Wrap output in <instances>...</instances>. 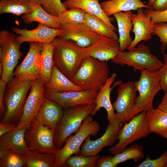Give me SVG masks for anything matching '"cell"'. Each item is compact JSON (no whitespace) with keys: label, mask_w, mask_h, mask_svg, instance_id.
I'll use <instances>...</instances> for the list:
<instances>
[{"label":"cell","mask_w":167,"mask_h":167,"mask_svg":"<svg viewBox=\"0 0 167 167\" xmlns=\"http://www.w3.org/2000/svg\"><path fill=\"white\" fill-rule=\"evenodd\" d=\"M109 76L107 62L86 56L82 59L76 71L70 79L83 91L98 90Z\"/></svg>","instance_id":"6da1fadb"},{"label":"cell","mask_w":167,"mask_h":167,"mask_svg":"<svg viewBox=\"0 0 167 167\" xmlns=\"http://www.w3.org/2000/svg\"><path fill=\"white\" fill-rule=\"evenodd\" d=\"M165 68L164 64L162 67L156 71L146 69L140 71L139 79L135 82L139 94L137 96L132 118L142 112H147L153 108L154 98L157 93L161 90L160 81Z\"/></svg>","instance_id":"7a4b0ae2"},{"label":"cell","mask_w":167,"mask_h":167,"mask_svg":"<svg viewBox=\"0 0 167 167\" xmlns=\"http://www.w3.org/2000/svg\"><path fill=\"white\" fill-rule=\"evenodd\" d=\"M53 53L54 63L65 76L70 79L85 57L83 48L74 41L56 37Z\"/></svg>","instance_id":"3957f363"},{"label":"cell","mask_w":167,"mask_h":167,"mask_svg":"<svg viewBox=\"0 0 167 167\" xmlns=\"http://www.w3.org/2000/svg\"><path fill=\"white\" fill-rule=\"evenodd\" d=\"M32 81H22L13 77L8 82L4 97L6 111L1 123H15L19 122L27 93L31 88Z\"/></svg>","instance_id":"277c9868"},{"label":"cell","mask_w":167,"mask_h":167,"mask_svg":"<svg viewBox=\"0 0 167 167\" xmlns=\"http://www.w3.org/2000/svg\"><path fill=\"white\" fill-rule=\"evenodd\" d=\"M95 106L94 104L64 109L54 131V142L58 150L62 147L69 136L79 130L85 119L91 115Z\"/></svg>","instance_id":"5b68a950"},{"label":"cell","mask_w":167,"mask_h":167,"mask_svg":"<svg viewBox=\"0 0 167 167\" xmlns=\"http://www.w3.org/2000/svg\"><path fill=\"white\" fill-rule=\"evenodd\" d=\"M128 50L120 51L112 61L120 66L132 67L135 71L144 69L156 71L164 65V63L151 52L149 46L144 43Z\"/></svg>","instance_id":"8992f818"},{"label":"cell","mask_w":167,"mask_h":167,"mask_svg":"<svg viewBox=\"0 0 167 167\" xmlns=\"http://www.w3.org/2000/svg\"><path fill=\"white\" fill-rule=\"evenodd\" d=\"M100 129L99 123L93 119L92 115L87 117L75 134L69 136L62 147L58 150L56 154L55 167L63 165L71 156L74 154L77 155L85 139L90 136L96 135Z\"/></svg>","instance_id":"52a82bcc"},{"label":"cell","mask_w":167,"mask_h":167,"mask_svg":"<svg viewBox=\"0 0 167 167\" xmlns=\"http://www.w3.org/2000/svg\"><path fill=\"white\" fill-rule=\"evenodd\" d=\"M18 35L6 30L0 32V61L2 67L0 80L7 84L14 77V70L23 55L20 50L21 44Z\"/></svg>","instance_id":"ba28073f"},{"label":"cell","mask_w":167,"mask_h":167,"mask_svg":"<svg viewBox=\"0 0 167 167\" xmlns=\"http://www.w3.org/2000/svg\"><path fill=\"white\" fill-rule=\"evenodd\" d=\"M146 113L145 111L140 112L125 124L118 136V143L108 150L111 153L115 155L122 152L131 143L151 133Z\"/></svg>","instance_id":"9c48e42d"},{"label":"cell","mask_w":167,"mask_h":167,"mask_svg":"<svg viewBox=\"0 0 167 167\" xmlns=\"http://www.w3.org/2000/svg\"><path fill=\"white\" fill-rule=\"evenodd\" d=\"M54 131L44 125L35 117L25 134V139L29 150L56 155L58 148L54 142Z\"/></svg>","instance_id":"30bf717a"},{"label":"cell","mask_w":167,"mask_h":167,"mask_svg":"<svg viewBox=\"0 0 167 167\" xmlns=\"http://www.w3.org/2000/svg\"><path fill=\"white\" fill-rule=\"evenodd\" d=\"M122 123V118L116 113L114 118L107 126L102 136L95 140H91V136H89L83 143L77 155L83 156L96 155L104 148L113 146L118 139L121 129L120 126Z\"/></svg>","instance_id":"8fae6325"},{"label":"cell","mask_w":167,"mask_h":167,"mask_svg":"<svg viewBox=\"0 0 167 167\" xmlns=\"http://www.w3.org/2000/svg\"><path fill=\"white\" fill-rule=\"evenodd\" d=\"M29 45L26 56L14 71V76L23 81H33L42 77V44L34 42Z\"/></svg>","instance_id":"7c38bea8"},{"label":"cell","mask_w":167,"mask_h":167,"mask_svg":"<svg viewBox=\"0 0 167 167\" xmlns=\"http://www.w3.org/2000/svg\"><path fill=\"white\" fill-rule=\"evenodd\" d=\"M45 83L42 77L33 80L17 128H28L39 111L45 98Z\"/></svg>","instance_id":"4fadbf2b"},{"label":"cell","mask_w":167,"mask_h":167,"mask_svg":"<svg viewBox=\"0 0 167 167\" xmlns=\"http://www.w3.org/2000/svg\"><path fill=\"white\" fill-rule=\"evenodd\" d=\"M98 90H87L60 92L45 88V97L57 103L63 109L94 104Z\"/></svg>","instance_id":"5bb4252c"},{"label":"cell","mask_w":167,"mask_h":167,"mask_svg":"<svg viewBox=\"0 0 167 167\" xmlns=\"http://www.w3.org/2000/svg\"><path fill=\"white\" fill-rule=\"evenodd\" d=\"M137 90L135 82L129 81L118 84L117 98L113 108L122 118L123 123L130 121L136 104Z\"/></svg>","instance_id":"9a60e30c"},{"label":"cell","mask_w":167,"mask_h":167,"mask_svg":"<svg viewBox=\"0 0 167 167\" xmlns=\"http://www.w3.org/2000/svg\"><path fill=\"white\" fill-rule=\"evenodd\" d=\"M60 29L61 32L57 37L71 40L82 48L93 44L100 36L84 23L61 25Z\"/></svg>","instance_id":"2e32d148"},{"label":"cell","mask_w":167,"mask_h":167,"mask_svg":"<svg viewBox=\"0 0 167 167\" xmlns=\"http://www.w3.org/2000/svg\"><path fill=\"white\" fill-rule=\"evenodd\" d=\"M11 29L14 33L19 35L16 40L21 44L25 42H35L42 44L54 41L61 32L60 29L51 28L40 23H39L36 28L32 30L14 27Z\"/></svg>","instance_id":"e0dca14e"},{"label":"cell","mask_w":167,"mask_h":167,"mask_svg":"<svg viewBox=\"0 0 167 167\" xmlns=\"http://www.w3.org/2000/svg\"><path fill=\"white\" fill-rule=\"evenodd\" d=\"M83 49L85 57L106 62L113 58L120 51L118 40L102 36H99L93 44Z\"/></svg>","instance_id":"ac0fdd59"},{"label":"cell","mask_w":167,"mask_h":167,"mask_svg":"<svg viewBox=\"0 0 167 167\" xmlns=\"http://www.w3.org/2000/svg\"><path fill=\"white\" fill-rule=\"evenodd\" d=\"M131 19L133 27L131 31L134 33L135 38L127 50L136 47L142 41L151 39L154 28V24L143 8L138 9L136 14H132Z\"/></svg>","instance_id":"d6986e66"},{"label":"cell","mask_w":167,"mask_h":167,"mask_svg":"<svg viewBox=\"0 0 167 167\" xmlns=\"http://www.w3.org/2000/svg\"><path fill=\"white\" fill-rule=\"evenodd\" d=\"M117 76L115 73H113L103 86L99 89L94 102L95 107L91 114V115L93 116L99 111L100 108H103L107 111V120L109 123L114 118L116 115L110 101L111 92L115 86L122 82L121 81H117L114 83L113 86L111 87Z\"/></svg>","instance_id":"ffe728a7"},{"label":"cell","mask_w":167,"mask_h":167,"mask_svg":"<svg viewBox=\"0 0 167 167\" xmlns=\"http://www.w3.org/2000/svg\"><path fill=\"white\" fill-rule=\"evenodd\" d=\"M63 109L57 103L45 97L36 117L49 128L55 130L63 115Z\"/></svg>","instance_id":"44dd1931"},{"label":"cell","mask_w":167,"mask_h":167,"mask_svg":"<svg viewBox=\"0 0 167 167\" xmlns=\"http://www.w3.org/2000/svg\"><path fill=\"white\" fill-rule=\"evenodd\" d=\"M66 9L78 8L86 13L94 15L103 20L117 32L112 22L114 18L107 16L103 10L99 0H67L63 2Z\"/></svg>","instance_id":"7402d4cb"},{"label":"cell","mask_w":167,"mask_h":167,"mask_svg":"<svg viewBox=\"0 0 167 167\" xmlns=\"http://www.w3.org/2000/svg\"><path fill=\"white\" fill-rule=\"evenodd\" d=\"M28 128L15 127L0 136V147L24 155L29 150L25 139Z\"/></svg>","instance_id":"603a6c76"},{"label":"cell","mask_w":167,"mask_h":167,"mask_svg":"<svg viewBox=\"0 0 167 167\" xmlns=\"http://www.w3.org/2000/svg\"><path fill=\"white\" fill-rule=\"evenodd\" d=\"M132 14V11H130L119 12L113 15L118 25L119 33L118 41L120 51L127 49L133 41L130 35V32L133 27Z\"/></svg>","instance_id":"cb8c5ba5"},{"label":"cell","mask_w":167,"mask_h":167,"mask_svg":"<svg viewBox=\"0 0 167 167\" xmlns=\"http://www.w3.org/2000/svg\"><path fill=\"white\" fill-rule=\"evenodd\" d=\"M106 15L109 17L121 12L137 10L141 8H152L140 0H109L100 3Z\"/></svg>","instance_id":"d4e9b609"},{"label":"cell","mask_w":167,"mask_h":167,"mask_svg":"<svg viewBox=\"0 0 167 167\" xmlns=\"http://www.w3.org/2000/svg\"><path fill=\"white\" fill-rule=\"evenodd\" d=\"M38 4V0H0V14L22 15L31 12Z\"/></svg>","instance_id":"484cf974"},{"label":"cell","mask_w":167,"mask_h":167,"mask_svg":"<svg viewBox=\"0 0 167 167\" xmlns=\"http://www.w3.org/2000/svg\"><path fill=\"white\" fill-rule=\"evenodd\" d=\"M21 18L27 24L36 22L52 28L60 29L61 27L58 17L49 14L40 4L31 12L22 15Z\"/></svg>","instance_id":"4316f807"},{"label":"cell","mask_w":167,"mask_h":167,"mask_svg":"<svg viewBox=\"0 0 167 167\" xmlns=\"http://www.w3.org/2000/svg\"><path fill=\"white\" fill-rule=\"evenodd\" d=\"M45 88L60 92L83 91L62 73L54 63L50 80L45 84Z\"/></svg>","instance_id":"83f0119b"},{"label":"cell","mask_w":167,"mask_h":167,"mask_svg":"<svg viewBox=\"0 0 167 167\" xmlns=\"http://www.w3.org/2000/svg\"><path fill=\"white\" fill-rule=\"evenodd\" d=\"M150 131L167 139V113L153 108L146 112Z\"/></svg>","instance_id":"f1b7e54d"},{"label":"cell","mask_w":167,"mask_h":167,"mask_svg":"<svg viewBox=\"0 0 167 167\" xmlns=\"http://www.w3.org/2000/svg\"><path fill=\"white\" fill-rule=\"evenodd\" d=\"M84 23L99 35L118 40V36L115 30L97 16L86 13Z\"/></svg>","instance_id":"f546056e"},{"label":"cell","mask_w":167,"mask_h":167,"mask_svg":"<svg viewBox=\"0 0 167 167\" xmlns=\"http://www.w3.org/2000/svg\"><path fill=\"white\" fill-rule=\"evenodd\" d=\"M28 167H55V154L29 150L24 154Z\"/></svg>","instance_id":"4dcf8cb0"},{"label":"cell","mask_w":167,"mask_h":167,"mask_svg":"<svg viewBox=\"0 0 167 167\" xmlns=\"http://www.w3.org/2000/svg\"><path fill=\"white\" fill-rule=\"evenodd\" d=\"M55 45L54 41L42 44L41 52L42 58V78L45 84L50 80L54 64L53 53Z\"/></svg>","instance_id":"1f68e13d"},{"label":"cell","mask_w":167,"mask_h":167,"mask_svg":"<svg viewBox=\"0 0 167 167\" xmlns=\"http://www.w3.org/2000/svg\"><path fill=\"white\" fill-rule=\"evenodd\" d=\"M0 167H27L25 155L0 147Z\"/></svg>","instance_id":"d6a6232c"},{"label":"cell","mask_w":167,"mask_h":167,"mask_svg":"<svg viewBox=\"0 0 167 167\" xmlns=\"http://www.w3.org/2000/svg\"><path fill=\"white\" fill-rule=\"evenodd\" d=\"M144 156L142 146L134 143L126 148L122 152L115 155L112 158V161L118 164L132 159L135 162L142 160Z\"/></svg>","instance_id":"836d02e7"},{"label":"cell","mask_w":167,"mask_h":167,"mask_svg":"<svg viewBox=\"0 0 167 167\" xmlns=\"http://www.w3.org/2000/svg\"><path fill=\"white\" fill-rule=\"evenodd\" d=\"M86 13L81 9L72 8L66 9L58 15L61 25L75 24L84 23Z\"/></svg>","instance_id":"e575fe53"},{"label":"cell","mask_w":167,"mask_h":167,"mask_svg":"<svg viewBox=\"0 0 167 167\" xmlns=\"http://www.w3.org/2000/svg\"><path fill=\"white\" fill-rule=\"evenodd\" d=\"M100 157L98 155L88 156L72 155L64 165L69 167H96L97 160Z\"/></svg>","instance_id":"d590c367"},{"label":"cell","mask_w":167,"mask_h":167,"mask_svg":"<svg viewBox=\"0 0 167 167\" xmlns=\"http://www.w3.org/2000/svg\"><path fill=\"white\" fill-rule=\"evenodd\" d=\"M39 4L49 14L58 17L66 9L61 0H38Z\"/></svg>","instance_id":"8d00e7d4"},{"label":"cell","mask_w":167,"mask_h":167,"mask_svg":"<svg viewBox=\"0 0 167 167\" xmlns=\"http://www.w3.org/2000/svg\"><path fill=\"white\" fill-rule=\"evenodd\" d=\"M152 35L157 36L161 42V52L164 54L167 45V23L161 22L154 24Z\"/></svg>","instance_id":"74e56055"},{"label":"cell","mask_w":167,"mask_h":167,"mask_svg":"<svg viewBox=\"0 0 167 167\" xmlns=\"http://www.w3.org/2000/svg\"><path fill=\"white\" fill-rule=\"evenodd\" d=\"M167 162V151H165L160 157L155 159H152L147 155L146 159L137 167H165Z\"/></svg>","instance_id":"f35d334b"},{"label":"cell","mask_w":167,"mask_h":167,"mask_svg":"<svg viewBox=\"0 0 167 167\" xmlns=\"http://www.w3.org/2000/svg\"><path fill=\"white\" fill-rule=\"evenodd\" d=\"M145 13L150 17L153 24L161 22L167 23V9L162 11H157L153 8L144 9Z\"/></svg>","instance_id":"ab89813d"},{"label":"cell","mask_w":167,"mask_h":167,"mask_svg":"<svg viewBox=\"0 0 167 167\" xmlns=\"http://www.w3.org/2000/svg\"><path fill=\"white\" fill-rule=\"evenodd\" d=\"M111 156H103L100 157L97 160V167H116L117 164L114 163L112 160Z\"/></svg>","instance_id":"60d3db41"},{"label":"cell","mask_w":167,"mask_h":167,"mask_svg":"<svg viewBox=\"0 0 167 167\" xmlns=\"http://www.w3.org/2000/svg\"><path fill=\"white\" fill-rule=\"evenodd\" d=\"M7 84L0 80V113L1 116L5 113V107L4 103V97Z\"/></svg>","instance_id":"b9f144b4"},{"label":"cell","mask_w":167,"mask_h":167,"mask_svg":"<svg viewBox=\"0 0 167 167\" xmlns=\"http://www.w3.org/2000/svg\"><path fill=\"white\" fill-rule=\"evenodd\" d=\"M164 64L165 68L164 72L161 78L160 84L161 90H163L165 93H167V54L164 56Z\"/></svg>","instance_id":"7bdbcfd3"},{"label":"cell","mask_w":167,"mask_h":167,"mask_svg":"<svg viewBox=\"0 0 167 167\" xmlns=\"http://www.w3.org/2000/svg\"><path fill=\"white\" fill-rule=\"evenodd\" d=\"M16 125L15 123L7 122L0 123V136L14 129Z\"/></svg>","instance_id":"ee69618b"},{"label":"cell","mask_w":167,"mask_h":167,"mask_svg":"<svg viewBox=\"0 0 167 167\" xmlns=\"http://www.w3.org/2000/svg\"><path fill=\"white\" fill-rule=\"evenodd\" d=\"M153 10L160 11L167 9V0H156L152 6Z\"/></svg>","instance_id":"f6af8a7d"},{"label":"cell","mask_w":167,"mask_h":167,"mask_svg":"<svg viewBox=\"0 0 167 167\" xmlns=\"http://www.w3.org/2000/svg\"><path fill=\"white\" fill-rule=\"evenodd\" d=\"M157 109L167 113V93L165 94L161 103L157 106Z\"/></svg>","instance_id":"bcb514c9"},{"label":"cell","mask_w":167,"mask_h":167,"mask_svg":"<svg viewBox=\"0 0 167 167\" xmlns=\"http://www.w3.org/2000/svg\"><path fill=\"white\" fill-rule=\"evenodd\" d=\"M156 0H148V2L147 4V5L148 6L152 7V6Z\"/></svg>","instance_id":"7dc6e473"},{"label":"cell","mask_w":167,"mask_h":167,"mask_svg":"<svg viewBox=\"0 0 167 167\" xmlns=\"http://www.w3.org/2000/svg\"><path fill=\"white\" fill-rule=\"evenodd\" d=\"M165 167H167V163H166V165H165Z\"/></svg>","instance_id":"c3c4849f"},{"label":"cell","mask_w":167,"mask_h":167,"mask_svg":"<svg viewBox=\"0 0 167 167\" xmlns=\"http://www.w3.org/2000/svg\"></svg>","instance_id":"681fc988"}]
</instances>
